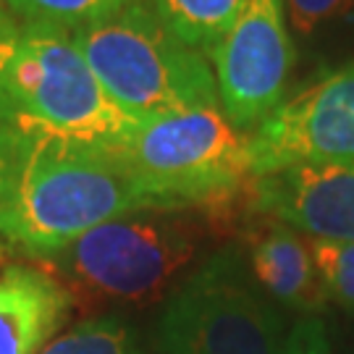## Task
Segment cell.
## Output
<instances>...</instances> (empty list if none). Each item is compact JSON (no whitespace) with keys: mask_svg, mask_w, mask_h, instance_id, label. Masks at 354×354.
<instances>
[{"mask_svg":"<svg viewBox=\"0 0 354 354\" xmlns=\"http://www.w3.org/2000/svg\"><path fill=\"white\" fill-rule=\"evenodd\" d=\"M352 3L354 0H283V8L299 35H313L323 24L344 16Z\"/></svg>","mask_w":354,"mask_h":354,"instance_id":"cell-16","label":"cell"},{"mask_svg":"<svg viewBox=\"0 0 354 354\" xmlns=\"http://www.w3.org/2000/svg\"><path fill=\"white\" fill-rule=\"evenodd\" d=\"M247 142L252 178L297 163H354V61L281 102Z\"/></svg>","mask_w":354,"mask_h":354,"instance_id":"cell-7","label":"cell"},{"mask_svg":"<svg viewBox=\"0 0 354 354\" xmlns=\"http://www.w3.org/2000/svg\"><path fill=\"white\" fill-rule=\"evenodd\" d=\"M207 55L221 113L241 134H250L283 102L294 66L283 0H247Z\"/></svg>","mask_w":354,"mask_h":354,"instance_id":"cell-6","label":"cell"},{"mask_svg":"<svg viewBox=\"0 0 354 354\" xmlns=\"http://www.w3.org/2000/svg\"><path fill=\"white\" fill-rule=\"evenodd\" d=\"M197 231L174 213H134L92 228L66 250L35 260L74 302L137 304L160 297L192 263Z\"/></svg>","mask_w":354,"mask_h":354,"instance_id":"cell-4","label":"cell"},{"mask_svg":"<svg viewBox=\"0 0 354 354\" xmlns=\"http://www.w3.org/2000/svg\"><path fill=\"white\" fill-rule=\"evenodd\" d=\"M160 24L200 53L213 50L247 0H145Z\"/></svg>","mask_w":354,"mask_h":354,"instance_id":"cell-11","label":"cell"},{"mask_svg":"<svg viewBox=\"0 0 354 354\" xmlns=\"http://www.w3.org/2000/svg\"><path fill=\"white\" fill-rule=\"evenodd\" d=\"M74 299L37 263L0 270V354H42L71 317Z\"/></svg>","mask_w":354,"mask_h":354,"instance_id":"cell-9","label":"cell"},{"mask_svg":"<svg viewBox=\"0 0 354 354\" xmlns=\"http://www.w3.org/2000/svg\"><path fill=\"white\" fill-rule=\"evenodd\" d=\"M115 155L160 213L226 205L252 181L247 134L221 108L142 121Z\"/></svg>","mask_w":354,"mask_h":354,"instance_id":"cell-3","label":"cell"},{"mask_svg":"<svg viewBox=\"0 0 354 354\" xmlns=\"http://www.w3.org/2000/svg\"><path fill=\"white\" fill-rule=\"evenodd\" d=\"M279 354H330L326 326L320 323V317H315V315L302 317V320L286 333L283 346H281Z\"/></svg>","mask_w":354,"mask_h":354,"instance_id":"cell-17","label":"cell"},{"mask_svg":"<svg viewBox=\"0 0 354 354\" xmlns=\"http://www.w3.org/2000/svg\"><path fill=\"white\" fill-rule=\"evenodd\" d=\"M42 354H140V344L121 317L102 315L61 333Z\"/></svg>","mask_w":354,"mask_h":354,"instance_id":"cell-13","label":"cell"},{"mask_svg":"<svg viewBox=\"0 0 354 354\" xmlns=\"http://www.w3.org/2000/svg\"><path fill=\"white\" fill-rule=\"evenodd\" d=\"M150 210L115 150L32 137L16 192L0 205V250L35 263L108 221Z\"/></svg>","mask_w":354,"mask_h":354,"instance_id":"cell-1","label":"cell"},{"mask_svg":"<svg viewBox=\"0 0 354 354\" xmlns=\"http://www.w3.org/2000/svg\"><path fill=\"white\" fill-rule=\"evenodd\" d=\"M310 252L326 294L354 310V244L310 239Z\"/></svg>","mask_w":354,"mask_h":354,"instance_id":"cell-14","label":"cell"},{"mask_svg":"<svg viewBox=\"0 0 354 354\" xmlns=\"http://www.w3.org/2000/svg\"><path fill=\"white\" fill-rule=\"evenodd\" d=\"M129 3L134 0H8V8L19 21L53 26L71 35L102 19H111Z\"/></svg>","mask_w":354,"mask_h":354,"instance_id":"cell-12","label":"cell"},{"mask_svg":"<svg viewBox=\"0 0 354 354\" xmlns=\"http://www.w3.org/2000/svg\"><path fill=\"white\" fill-rule=\"evenodd\" d=\"M257 215L273 218L310 239L354 244V163H297L247 187Z\"/></svg>","mask_w":354,"mask_h":354,"instance_id":"cell-8","label":"cell"},{"mask_svg":"<svg viewBox=\"0 0 354 354\" xmlns=\"http://www.w3.org/2000/svg\"><path fill=\"white\" fill-rule=\"evenodd\" d=\"M283 320L223 250L168 294L155 323L158 354H279Z\"/></svg>","mask_w":354,"mask_h":354,"instance_id":"cell-5","label":"cell"},{"mask_svg":"<svg viewBox=\"0 0 354 354\" xmlns=\"http://www.w3.org/2000/svg\"><path fill=\"white\" fill-rule=\"evenodd\" d=\"M247 252L257 283L276 302L302 313H315L326 302L310 241H304L299 231L260 215V223H252L247 234Z\"/></svg>","mask_w":354,"mask_h":354,"instance_id":"cell-10","label":"cell"},{"mask_svg":"<svg viewBox=\"0 0 354 354\" xmlns=\"http://www.w3.org/2000/svg\"><path fill=\"white\" fill-rule=\"evenodd\" d=\"M108 97L134 121L221 108L207 58L171 35L145 0L71 32Z\"/></svg>","mask_w":354,"mask_h":354,"instance_id":"cell-2","label":"cell"},{"mask_svg":"<svg viewBox=\"0 0 354 354\" xmlns=\"http://www.w3.org/2000/svg\"><path fill=\"white\" fill-rule=\"evenodd\" d=\"M3 16H13L11 8H8V0H0V19H3Z\"/></svg>","mask_w":354,"mask_h":354,"instance_id":"cell-18","label":"cell"},{"mask_svg":"<svg viewBox=\"0 0 354 354\" xmlns=\"http://www.w3.org/2000/svg\"><path fill=\"white\" fill-rule=\"evenodd\" d=\"M32 137L11 127H0V205L11 200L24 171Z\"/></svg>","mask_w":354,"mask_h":354,"instance_id":"cell-15","label":"cell"}]
</instances>
